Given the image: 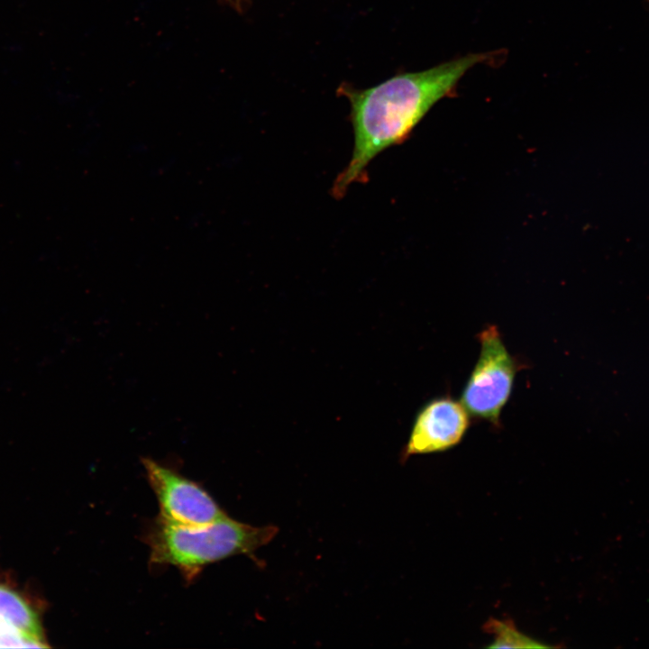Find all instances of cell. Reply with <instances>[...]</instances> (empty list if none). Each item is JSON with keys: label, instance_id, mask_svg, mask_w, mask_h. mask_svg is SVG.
I'll list each match as a JSON object with an SVG mask.
<instances>
[{"label": "cell", "instance_id": "6da1fadb", "mask_svg": "<svg viewBox=\"0 0 649 649\" xmlns=\"http://www.w3.org/2000/svg\"><path fill=\"white\" fill-rule=\"evenodd\" d=\"M491 58L471 53L428 69L394 76L372 87L342 91L351 104L353 150L337 175L332 195L340 199L348 188L368 180V166L386 149L401 143L432 106L450 94L468 69Z\"/></svg>", "mask_w": 649, "mask_h": 649}, {"label": "cell", "instance_id": "7a4b0ae2", "mask_svg": "<svg viewBox=\"0 0 649 649\" xmlns=\"http://www.w3.org/2000/svg\"><path fill=\"white\" fill-rule=\"evenodd\" d=\"M275 526H253L227 516L211 523L183 526L159 517L146 530L150 562L171 565L191 580L210 563L238 554H252L277 535Z\"/></svg>", "mask_w": 649, "mask_h": 649}, {"label": "cell", "instance_id": "3957f363", "mask_svg": "<svg viewBox=\"0 0 649 649\" xmlns=\"http://www.w3.org/2000/svg\"><path fill=\"white\" fill-rule=\"evenodd\" d=\"M478 339L480 356L460 401L471 416L499 425L500 414L511 395L518 365L496 325L486 326Z\"/></svg>", "mask_w": 649, "mask_h": 649}, {"label": "cell", "instance_id": "277c9868", "mask_svg": "<svg viewBox=\"0 0 649 649\" xmlns=\"http://www.w3.org/2000/svg\"><path fill=\"white\" fill-rule=\"evenodd\" d=\"M146 478L159 503L162 521L183 526L204 525L226 516L199 484L149 457L142 459Z\"/></svg>", "mask_w": 649, "mask_h": 649}, {"label": "cell", "instance_id": "5b68a950", "mask_svg": "<svg viewBox=\"0 0 649 649\" xmlns=\"http://www.w3.org/2000/svg\"><path fill=\"white\" fill-rule=\"evenodd\" d=\"M470 425V416L461 401L450 397L434 398L417 413L403 460L414 454L448 450L458 444Z\"/></svg>", "mask_w": 649, "mask_h": 649}, {"label": "cell", "instance_id": "8992f818", "mask_svg": "<svg viewBox=\"0 0 649 649\" xmlns=\"http://www.w3.org/2000/svg\"><path fill=\"white\" fill-rule=\"evenodd\" d=\"M0 622L42 638L35 611L19 593L3 584H0Z\"/></svg>", "mask_w": 649, "mask_h": 649}, {"label": "cell", "instance_id": "52a82bcc", "mask_svg": "<svg viewBox=\"0 0 649 649\" xmlns=\"http://www.w3.org/2000/svg\"><path fill=\"white\" fill-rule=\"evenodd\" d=\"M484 630L494 636L490 648H546L539 641L519 632L512 621H502L491 618L484 626Z\"/></svg>", "mask_w": 649, "mask_h": 649}, {"label": "cell", "instance_id": "ba28073f", "mask_svg": "<svg viewBox=\"0 0 649 649\" xmlns=\"http://www.w3.org/2000/svg\"><path fill=\"white\" fill-rule=\"evenodd\" d=\"M44 648L43 638L28 634L14 626L0 622V648Z\"/></svg>", "mask_w": 649, "mask_h": 649}]
</instances>
